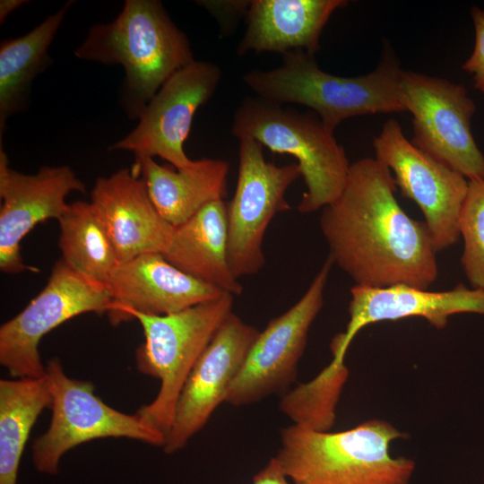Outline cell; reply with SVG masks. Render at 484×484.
<instances>
[{
  "instance_id": "obj_7",
  "label": "cell",
  "mask_w": 484,
  "mask_h": 484,
  "mask_svg": "<svg viewBox=\"0 0 484 484\" xmlns=\"http://www.w3.org/2000/svg\"><path fill=\"white\" fill-rule=\"evenodd\" d=\"M46 376L52 414L48 430L31 446L38 471L56 474L66 452L94 439L125 437L163 446L164 435L146 425L136 413L126 414L105 403L95 394L91 381L68 376L58 358L48 362Z\"/></svg>"
},
{
  "instance_id": "obj_25",
  "label": "cell",
  "mask_w": 484,
  "mask_h": 484,
  "mask_svg": "<svg viewBox=\"0 0 484 484\" xmlns=\"http://www.w3.org/2000/svg\"><path fill=\"white\" fill-rule=\"evenodd\" d=\"M461 264L471 288L484 290V179L468 182L459 218Z\"/></svg>"
},
{
  "instance_id": "obj_17",
  "label": "cell",
  "mask_w": 484,
  "mask_h": 484,
  "mask_svg": "<svg viewBox=\"0 0 484 484\" xmlns=\"http://www.w3.org/2000/svg\"><path fill=\"white\" fill-rule=\"evenodd\" d=\"M105 285L113 300L108 314L113 324L126 321L129 311L166 315L224 292L179 270L160 253L118 263Z\"/></svg>"
},
{
  "instance_id": "obj_2",
  "label": "cell",
  "mask_w": 484,
  "mask_h": 484,
  "mask_svg": "<svg viewBox=\"0 0 484 484\" xmlns=\"http://www.w3.org/2000/svg\"><path fill=\"white\" fill-rule=\"evenodd\" d=\"M74 56L124 68L120 104L133 120L171 75L194 60L187 36L158 0H126L112 22L90 28Z\"/></svg>"
},
{
  "instance_id": "obj_23",
  "label": "cell",
  "mask_w": 484,
  "mask_h": 484,
  "mask_svg": "<svg viewBox=\"0 0 484 484\" xmlns=\"http://www.w3.org/2000/svg\"><path fill=\"white\" fill-rule=\"evenodd\" d=\"M51 395L41 377L0 380V484H16L22 454L30 431Z\"/></svg>"
},
{
  "instance_id": "obj_18",
  "label": "cell",
  "mask_w": 484,
  "mask_h": 484,
  "mask_svg": "<svg viewBox=\"0 0 484 484\" xmlns=\"http://www.w3.org/2000/svg\"><path fill=\"white\" fill-rule=\"evenodd\" d=\"M91 203L108 231L118 263L147 253L164 254L174 227L160 214L134 168L98 177Z\"/></svg>"
},
{
  "instance_id": "obj_21",
  "label": "cell",
  "mask_w": 484,
  "mask_h": 484,
  "mask_svg": "<svg viewBox=\"0 0 484 484\" xmlns=\"http://www.w3.org/2000/svg\"><path fill=\"white\" fill-rule=\"evenodd\" d=\"M227 203L212 202L174 227L164 257L184 272L233 296L243 287L228 262Z\"/></svg>"
},
{
  "instance_id": "obj_9",
  "label": "cell",
  "mask_w": 484,
  "mask_h": 484,
  "mask_svg": "<svg viewBox=\"0 0 484 484\" xmlns=\"http://www.w3.org/2000/svg\"><path fill=\"white\" fill-rule=\"evenodd\" d=\"M113 300L105 285L70 268L62 259L44 289L0 327V363L12 378L46 374L39 346L42 338L71 318L85 313L110 312Z\"/></svg>"
},
{
  "instance_id": "obj_15",
  "label": "cell",
  "mask_w": 484,
  "mask_h": 484,
  "mask_svg": "<svg viewBox=\"0 0 484 484\" xmlns=\"http://www.w3.org/2000/svg\"><path fill=\"white\" fill-rule=\"evenodd\" d=\"M0 146V269L6 273L39 272L23 264L21 241L38 223L58 220L68 207L65 197L85 193L86 186L67 165L44 166L35 174L16 171Z\"/></svg>"
},
{
  "instance_id": "obj_13",
  "label": "cell",
  "mask_w": 484,
  "mask_h": 484,
  "mask_svg": "<svg viewBox=\"0 0 484 484\" xmlns=\"http://www.w3.org/2000/svg\"><path fill=\"white\" fill-rule=\"evenodd\" d=\"M222 78L216 64L194 60L171 75L150 99L137 125L109 150L160 157L176 169L191 167L184 143L197 109L212 97Z\"/></svg>"
},
{
  "instance_id": "obj_4",
  "label": "cell",
  "mask_w": 484,
  "mask_h": 484,
  "mask_svg": "<svg viewBox=\"0 0 484 484\" xmlns=\"http://www.w3.org/2000/svg\"><path fill=\"white\" fill-rule=\"evenodd\" d=\"M403 436L381 419L340 432L292 424L281 430L275 459L291 484H409L415 462L390 454Z\"/></svg>"
},
{
  "instance_id": "obj_14",
  "label": "cell",
  "mask_w": 484,
  "mask_h": 484,
  "mask_svg": "<svg viewBox=\"0 0 484 484\" xmlns=\"http://www.w3.org/2000/svg\"><path fill=\"white\" fill-rule=\"evenodd\" d=\"M259 333L233 312L225 319L182 389L162 446L166 454L184 448L225 402Z\"/></svg>"
},
{
  "instance_id": "obj_10",
  "label": "cell",
  "mask_w": 484,
  "mask_h": 484,
  "mask_svg": "<svg viewBox=\"0 0 484 484\" xmlns=\"http://www.w3.org/2000/svg\"><path fill=\"white\" fill-rule=\"evenodd\" d=\"M401 91L405 110L412 116L411 142L468 180L484 179V155L471 130L476 107L466 88L403 70Z\"/></svg>"
},
{
  "instance_id": "obj_16",
  "label": "cell",
  "mask_w": 484,
  "mask_h": 484,
  "mask_svg": "<svg viewBox=\"0 0 484 484\" xmlns=\"http://www.w3.org/2000/svg\"><path fill=\"white\" fill-rule=\"evenodd\" d=\"M461 313L484 315V290L462 283L443 291L408 285L384 288L354 285L350 289V319L346 330L332 340L330 364L335 367L344 366V357L353 338L370 324L422 317L435 328L444 329L451 315Z\"/></svg>"
},
{
  "instance_id": "obj_8",
  "label": "cell",
  "mask_w": 484,
  "mask_h": 484,
  "mask_svg": "<svg viewBox=\"0 0 484 484\" xmlns=\"http://www.w3.org/2000/svg\"><path fill=\"white\" fill-rule=\"evenodd\" d=\"M238 142L237 186L227 203L228 262L237 279L264 267L265 231L277 213L290 209L285 194L301 177L297 162L277 166L265 160L264 146L255 139L243 136Z\"/></svg>"
},
{
  "instance_id": "obj_19",
  "label": "cell",
  "mask_w": 484,
  "mask_h": 484,
  "mask_svg": "<svg viewBox=\"0 0 484 484\" xmlns=\"http://www.w3.org/2000/svg\"><path fill=\"white\" fill-rule=\"evenodd\" d=\"M346 0H252L237 54L304 50L315 55L331 15Z\"/></svg>"
},
{
  "instance_id": "obj_12",
  "label": "cell",
  "mask_w": 484,
  "mask_h": 484,
  "mask_svg": "<svg viewBox=\"0 0 484 484\" xmlns=\"http://www.w3.org/2000/svg\"><path fill=\"white\" fill-rule=\"evenodd\" d=\"M333 264L328 256L299 300L259 333L225 402L248 405L275 393L283 395L290 390L296 380L309 329L323 308Z\"/></svg>"
},
{
  "instance_id": "obj_5",
  "label": "cell",
  "mask_w": 484,
  "mask_h": 484,
  "mask_svg": "<svg viewBox=\"0 0 484 484\" xmlns=\"http://www.w3.org/2000/svg\"><path fill=\"white\" fill-rule=\"evenodd\" d=\"M233 298V295L222 292L213 299L170 315L136 311L126 315V321L136 319L143 331L144 341L135 352L138 371L160 382L155 398L135 413L165 438L182 389L195 363L232 313Z\"/></svg>"
},
{
  "instance_id": "obj_6",
  "label": "cell",
  "mask_w": 484,
  "mask_h": 484,
  "mask_svg": "<svg viewBox=\"0 0 484 484\" xmlns=\"http://www.w3.org/2000/svg\"><path fill=\"white\" fill-rule=\"evenodd\" d=\"M231 134L249 136L272 152L297 160L306 185L298 211L310 213L332 203L340 195L350 163L333 133L314 112L246 98L237 108Z\"/></svg>"
},
{
  "instance_id": "obj_29",
  "label": "cell",
  "mask_w": 484,
  "mask_h": 484,
  "mask_svg": "<svg viewBox=\"0 0 484 484\" xmlns=\"http://www.w3.org/2000/svg\"><path fill=\"white\" fill-rule=\"evenodd\" d=\"M28 3L25 0H1L0 1V23L3 24L6 18L22 5Z\"/></svg>"
},
{
  "instance_id": "obj_20",
  "label": "cell",
  "mask_w": 484,
  "mask_h": 484,
  "mask_svg": "<svg viewBox=\"0 0 484 484\" xmlns=\"http://www.w3.org/2000/svg\"><path fill=\"white\" fill-rule=\"evenodd\" d=\"M133 166L143 180L160 214L177 227L206 204L224 200L229 164L220 159L194 160L186 169L161 166L148 156H134Z\"/></svg>"
},
{
  "instance_id": "obj_27",
  "label": "cell",
  "mask_w": 484,
  "mask_h": 484,
  "mask_svg": "<svg viewBox=\"0 0 484 484\" xmlns=\"http://www.w3.org/2000/svg\"><path fill=\"white\" fill-rule=\"evenodd\" d=\"M198 4L204 7L213 15L220 25L222 31L229 32L236 26L241 16L246 15L251 1L243 0H224L198 1Z\"/></svg>"
},
{
  "instance_id": "obj_3",
  "label": "cell",
  "mask_w": 484,
  "mask_h": 484,
  "mask_svg": "<svg viewBox=\"0 0 484 484\" xmlns=\"http://www.w3.org/2000/svg\"><path fill=\"white\" fill-rule=\"evenodd\" d=\"M403 70L389 47L377 66L355 77L322 70L315 55L294 50L282 55L280 66L255 69L242 81L256 97L276 104H298L309 108L331 132L342 121L362 115L404 112L401 91Z\"/></svg>"
},
{
  "instance_id": "obj_24",
  "label": "cell",
  "mask_w": 484,
  "mask_h": 484,
  "mask_svg": "<svg viewBox=\"0 0 484 484\" xmlns=\"http://www.w3.org/2000/svg\"><path fill=\"white\" fill-rule=\"evenodd\" d=\"M58 223L62 260L82 276L105 285L118 259L95 206L82 201L69 203Z\"/></svg>"
},
{
  "instance_id": "obj_1",
  "label": "cell",
  "mask_w": 484,
  "mask_h": 484,
  "mask_svg": "<svg viewBox=\"0 0 484 484\" xmlns=\"http://www.w3.org/2000/svg\"><path fill=\"white\" fill-rule=\"evenodd\" d=\"M391 170L375 158L350 163L335 201L322 209L329 257L355 285H408L428 290L438 276L426 224L401 207Z\"/></svg>"
},
{
  "instance_id": "obj_28",
  "label": "cell",
  "mask_w": 484,
  "mask_h": 484,
  "mask_svg": "<svg viewBox=\"0 0 484 484\" xmlns=\"http://www.w3.org/2000/svg\"><path fill=\"white\" fill-rule=\"evenodd\" d=\"M252 484H291L283 473L275 457L258 471L253 478Z\"/></svg>"
},
{
  "instance_id": "obj_26",
  "label": "cell",
  "mask_w": 484,
  "mask_h": 484,
  "mask_svg": "<svg viewBox=\"0 0 484 484\" xmlns=\"http://www.w3.org/2000/svg\"><path fill=\"white\" fill-rule=\"evenodd\" d=\"M471 13L475 29V44L462 68L473 75L474 87L484 93V11L473 7Z\"/></svg>"
},
{
  "instance_id": "obj_22",
  "label": "cell",
  "mask_w": 484,
  "mask_h": 484,
  "mask_svg": "<svg viewBox=\"0 0 484 484\" xmlns=\"http://www.w3.org/2000/svg\"><path fill=\"white\" fill-rule=\"evenodd\" d=\"M73 1L27 34L0 44V141L7 119L27 108L34 79L52 63L48 49Z\"/></svg>"
},
{
  "instance_id": "obj_11",
  "label": "cell",
  "mask_w": 484,
  "mask_h": 484,
  "mask_svg": "<svg viewBox=\"0 0 484 484\" xmlns=\"http://www.w3.org/2000/svg\"><path fill=\"white\" fill-rule=\"evenodd\" d=\"M373 148L375 159L391 170L402 196L420 209L436 251L454 245L469 180L414 145L395 119L384 124Z\"/></svg>"
}]
</instances>
